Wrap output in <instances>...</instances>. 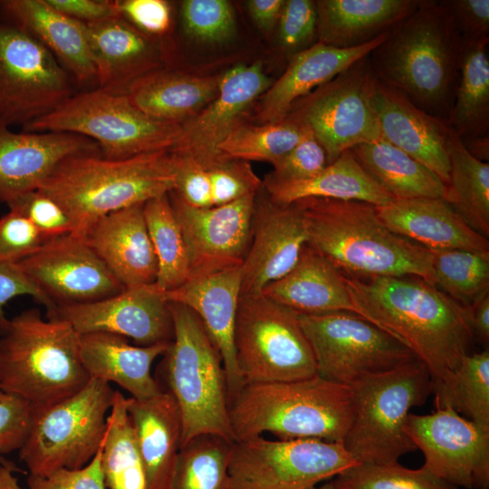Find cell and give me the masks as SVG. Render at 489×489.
Instances as JSON below:
<instances>
[{"instance_id":"38","label":"cell","mask_w":489,"mask_h":489,"mask_svg":"<svg viewBox=\"0 0 489 489\" xmlns=\"http://www.w3.org/2000/svg\"><path fill=\"white\" fill-rule=\"evenodd\" d=\"M127 398L115 390L101 444V465L109 489H147V480Z\"/></svg>"},{"instance_id":"62","label":"cell","mask_w":489,"mask_h":489,"mask_svg":"<svg viewBox=\"0 0 489 489\" xmlns=\"http://www.w3.org/2000/svg\"><path fill=\"white\" fill-rule=\"evenodd\" d=\"M310 489H335V488L333 487V485L331 484V483L329 482V483L323 484L321 485V486H317V485H316V486H314V487H312V488H310Z\"/></svg>"},{"instance_id":"48","label":"cell","mask_w":489,"mask_h":489,"mask_svg":"<svg viewBox=\"0 0 489 489\" xmlns=\"http://www.w3.org/2000/svg\"><path fill=\"white\" fill-rule=\"evenodd\" d=\"M277 28L281 49L290 59L316 43L318 15L315 1L285 0Z\"/></svg>"},{"instance_id":"54","label":"cell","mask_w":489,"mask_h":489,"mask_svg":"<svg viewBox=\"0 0 489 489\" xmlns=\"http://www.w3.org/2000/svg\"><path fill=\"white\" fill-rule=\"evenodd\" d=\"M102 444V443H101ZM101 446L94 457L79 469H61L47 476L30 475L28 489H106L101 465Z\"/></svg>"},{"instance_id":"52","label":"cell","mask_w":489,"mask_h":489,"mask_svg":"<svg viewBox=\"0 0 489 489\" xmlns=\"http://www.w3.org/2000/svg\"><path fill=\"white\" fill-rule=\"evenodd\" d=\"M119 15L142 34L160 40L170 30L171 5L165 0H117Z\"/></svg>"},{"instance_id":"45","label":"cell","mask_w":489,"mask_h":489,"mask_svg":"<svg viewBox=\"0 0 489 489\" xmlns=\"http://www.w3.org/2000/svg\"><path fill=\"white\" fill-rule=\"evenodd\" d=\"M335 489H458L424 467L359 463L331 481Z\"/></svg>"},{"instance_id":"18","label":"cell","mask_w":489,"mask_h":489,"mask_svg":"<svg viewBox=\"0 0 489 489\" xmlns=\"http://www.w3.org/2000/svg\"><path fill=\"white\" fill-rule=\"evenodd\" d=\"M256 195L222 206L194 207L168 193L188 252L189 277L243 264L250 244Z\"/></svg>"},{"instance_id":"63","label":"cell","mask_w":489,"mask_h":489,"mask_svg":"<svg viewBox=\"0 0 489 489\" xmlns=\"http://www.w3.org/2000/svg\"><path fill=\"white\" fill-rule=\"evenodd\" d=\"M0 464L5 465L16 466L13 462L8 461L2 455H0Z\"/></svg>"},{"instance_id":"47","label":"cell","mask_w":489,"mask_h":489,"mask_svg":"<svg viewBox=\"0 0 489 489\" xmlns=\"http://www.w3.org/2000/svg\"><path fill=\"white\" fill-rule=\"evenodd\" d=\"M185 31L206 42H224L235 33L234 12L225 0H186L181 5Z\"/></svg>"},{"instance_id":"59","label":"cell","mask_w":489,"mask_h":489,"mask_svg":"<svg viewBox=\"0 0 489 489\" xmlns=\"http://www.w3.org/2000/svg\"><path fill=\"white\" fill-rule=\"evenodd\" d=\"M474 339L487 345L489 341V292L467 307Z\"/></svg>"},{"instance_id":"23","label":"cell","mask_w":489,"mask_h":489,"mask_svg":"<svg viewBox=\"0 0 489 489\" xmlns=\"http://www.w3.org/2000/svg\"><path fill=\"white\" fill-rule=\"evenodd\" d=\"M372 100L381 137L427 167L447 186L449 146L455 134L448 120L424 111L375 78Z\"/></svg>"},{"instance_id":"24","label":"cell","mask_w":489,"mask_h":489,"mask_svg":"<svg viewBox=\"0 0 489 489\" xmlns=\"http://www.w3.org/2000/svg\"><path fill=\"white\" fill-rule=\"evenodd\" d=\"M243 278L242 265L193 275L181 286L162 292L168 302L193 311L216 345L224 365L229 405L243 388L234 349V329Z\"/></svg>"},{"instance_id":"16","label":"cell","mask_w":489,"mask_h":489,"mask_svg":"<svg viewBox=\"0 0 489 489\" xmlns=\"http://www.w3.org/2000/svg\"><path fill=\"white\" fill-rule=\"evenodd\" d=\"M405 432L425 457L422 467L465 489H489V430L449 407L409 413Z\"/></svg>"},{"instance_id":"15","label":"cell","mask_w":489,"mask_h":489,"mask_svg":"<svg viewBox=\"0 0 489 489\" xmlns=\"http://www.w3.org/2000/svg\"><path fill=\"white\" fill-rule=\"evenodd\" d=\"M73 81L40 42L0 20V125L43 118L73 95Z\"/></svg>"},{"instance_id":"39","label":"cell","mask_w":489,"mask_h":489,"mask_svg":"<svg viewBox=\"0 0 489 489\" xmlns=\"http://www.w3.org/2000/svg\"><path fill=\"white\" fill-rule=\"evenodd\" d=\"M446 201L476 232L489 236V164L474 158L455 134L449 146Z\"/></svg>"},{"instance_id":"33","label":"cell","mask_w":489,"mask_h":489,"mask_svg":"<svg viewBox=\"0 0 489 489\" xmlns=\"http://www.w3.org/2000/svg\"><path fill=\"white\" fill-rule=\"evenodd\" d=\"M418 0L315 1L319 43L350 49L388 34L410 14Z\"/></svg>"},{"instance_id":"34","label":"cell","mask_w":489,"mask_h":489,"mask_svg":"<svg viewBox=\"0 0 489 489\" xmlns=\"http://www.w3.org/2000/svg\"><path fill=\"white\" fill-rule=\"evenodd\" d=\"M222 76L161 69L138 81L126 95L149 117L181 124L216 98Z\"/></svg>"},{"instance_id":"46","label":"cell","mask_w":489,"mask_h":489,"mask_svg":"<svg viewBox=\"0 0 489 489\" xmlns=\"http://www.w3.org/2000/svg\"><path fill=\"white\" fill-rule=\"evenodd\" d=\"M202 164L206 168L213 206L257 194L263 187V182L247 161L219 158Z\"/></svg>"},{"instance_id":"41","label":"cell","mask_w":489,"mask_h":489,"mask_svg":"<svg viewBox=\"0 0 489 489\" xmlns=\"http://www.w3.org/2000/svg\"><path fill=\"white\" fill-rule=\"evenodd\" d=\"M431 394L436 407H449L489 430L488 348L465 355L448 378L432 383Z\"/></svg>"},{"instance_id":"13","label":"cell","mask_w":489,"mask_h":489,"mask_svg":"<svg viewBox=\"0 0 489 489\" xmlns=\"http://www.w3.org/2000/svg\"><path fill=\"white\" fill-rule=\"evenodd\" d=\"M357 464L341 442L258 436L233 443L228 471L235 489H310Z\"/></svg>"},{"instance_id":"8","label":"cell","mask_w":489,"mask_h":489,"mask_svg":"<svg viewBox=\"0 0 489 489\" xmlns=\"http://www.w3.org/2000/svg\"><path fill=\"white\" fill-rule=\"evenodd\" d=\"M353 417L342 441L358 463L388 464L417 447L405 432L411 408L432 392V379L418 360L350 386Z\"/></svg>"},{"instance_id":"7","label":"cell","mask_w":489,"mask_h":489,"mask_svg":"<svg viewBox=\"0 0 489 489\" xmlns=\"http://www.w3.org/2000/svg\"><path fill=\"white\" fill-rule=\"evenodd\" d=\"M79 335L66 321L44 320L37 309L10 319L0 336V386L33 408L60 402L91 378L80 358Z\"/></svg>"},{"instance_id":"22","label":"cell","mask_w":489,"mask_h":489,"mask_svg":"<svg viewBox=\"0 0 489 489\" xmlns=\"http://www.w3.org/2000/svg\"><path fill=\"white\" fill-rule=\"evenodd\" d=\"M99 154L91 139L66 132H14L0 125V202L6 205L39 189L43 181L68 157Z\"/></svg>"},{"instance_id":"9","label":"cell","mask_w":489,"mask_h":489,"mask_svg":"<svg viewBox=\"0 0 489 489\" xmlns=\"http://www.w3.org/2000/svg\"><path fill=\"white\" fill-rule=\"evenodd\" d=\"M23 129L81 135L98 144L102 158L119 160L170 150L179 138L181 124L154 120L139 110L126 94L95 88L74 93Z\"/></svg>"},{"instance_id":"27","label":"cell","mask_w":489,"mask_h":489,"mask_svg":"<svg viewBox=\"0 0 489 489\" xmlns=\"http://www.w3.org/2000/svg\"><path fill=\"white\" fill-rule=\"evenodd\" d=\"M143 205L105 216L84 236L125 289L151 285L157 279L158 262Z\"/></svg>"},{"instance_id":"19","label":"cell","mask_w":489,"mask_h":489,"mask_svg":"<svg viewBox=\"0 0 489 489\" xmlns=\"http://www.w3.org/2000/svg\"><path fill=\"white\" fill-rule=\"evenodd\" d=\"M47 319L66 321L78 334L108 332L139 346L171 342L174 336L168 302L154 284L92 302L56 306L47 311Z\"/></svg>"},{"instance_id":"4","label":"cell","mask_w":489,"mask_h":489,"mask_svg":"<svg viewBox=\"0 0 489 489\" xmlns=\"http://www.w3.org/2000/svg\"><path fill=\"white\" fill-rule=\"evenodd\" d=\"M169 150L110 160L99 154H77L61 161L38 190L53 198L85 236L102 217L144 204L174 189Z\"/></svg>"},{"instance_id":"26","label":"cell","mask_w":489,"mask_h":489,"mask_svg":"<svg viewBox=\"0 0 489 489\" xmlns=\"http://www.w3.org/2000/svg\"><path fill=\"white\" fill-rule=\"evenodd\" d=\"M0 20L40 42L74 83L87 90L97 88L86 24L60 13L45 0H0Z\"/></svg>"},{"instance_id":"20","label":"cell","mask_w":489,"mask_h":489,"mask_svg":"<svg viewBox=\"0 0 489 489\" xmlns=\"http://www.w3.org/2000/svg\"><path fill=\"white\" fill-rule=\"evenodd\" d=\"M271 84L260 62L228 70L222 76L216 98L181 123L179 138L169 151L202 163L224 158L217 151L218 145Z\"/></svg>"},{"instance_id":"51","label":"cell","mask_w":489,"mask_h":489,"mask_svg":"<svg viewBox=\"0 0 489 489\" xmlns=\"http://www.w3.org/2000/svg\"><path fill=\"white\" fill-rule=\"evenodd\" d=\"M44 242L33 224L19 213L9 210L0 217V264L18 263Z\"/></svg>"},{"instance_id":"32","label":"cell","mask_w":489,"mask_h":489,"mask_svg":"<svg viewBox=\"0 0 489 489\" xmlns=\"http://www.w3.org/2000/svg\"><path fill=\"white\" fill-rule=\"evenodd\" d=\"M127 410L145 470L147 489H169L181 446L182 418L162 390L147 399L127 398Z\"/></svg>"},{"instance_id":"11","label":"cell","mask_w":489,"mask_h":489,"mask_svg":"<svg viewBox=\"0 0 489 489\" xmlns=\"http://www.w3.org/2000/svg\"><path fill=\"white\" fill-rule=\"evenodd\" d=\"M234 349L244 384L284 382L317 375L299 313L263 293L240 296Z\"/></svg>"},{"instance_id":"35","label":"cell","mask_w":489,"mask_h":489,"mask_svg":"<svg viewBox=\"0 0 489 489\" xmlns=\"http://www.w3.org/2000/svg\"><path fill=\"white\" fill-rule=\"evenodd\" d=\"M263 187L272 201L283 205L320 197L356 200L383 206L395 199L368 175L350 149L312 177L287 182L265 178Z\"/></svg>"},{"instance_id":"50","label":"cell","mask_w":489,"mask_h":489,"mask_svg":"<svg viewBox=\"0 0 489 489\" xmlns=\"http://www.w3.org/2000/svg\"><path fill=\"white\" fill-rule=\"evenodd\" d=\"M272 165L273 170L266 177V179L287 182L312 177L321 172L328 162L322 146L312 130L306 127L305 133L300 141Z\"/></svg>"},{"instance_id":"30","label":"cell","mask_w":489,"mask_h":489,"mask_svg":"<svg viewBox=\"0 0 489 489\" xmlns=\"http://www.w3.org/2000/svg\"><path fill=\"white\" fill-rule=\"evenodd\" d=\"M169 344L133 346L127 338L108 332L79 335L80 358L90 378L116 383L139 400L162 391L151 366Z\"/></svg>"},{"instance_id":"37","label":"cell","mask_w":489,"mask_h":489,"mask_svg":"<svg viewBox=\"0 0 489 489\" xmlns=\"http://www.w3.org/2000/svg\"><path fill=\"white\" fill-rule=\"evenodd\" d=\"M489 37L462 39L459 79L448 122L460 138L489 136Z\"/></svg>"},{"instance_id":"43","label":"cell","mask_w":489,"mask_h":489,"mask_svg":"<svg viewBox=\"0 0 489 489\" xmlns=\"http://www.w3.org/2000/svg\"><path fill=\"white\" fill-rule=\"evenodd\" d=\"M305 130L304 125L288 117L258 126L240 122L218 145L217 151L226 158L273 164L300 141Z\"/></svg>"},{"instance_id":"31","label":"cell","mask_w":489,"mask_h":489,"mask_svg":"<svg viewBox=\"0 0 489 489\" xmlns=\"http://www.w3.org/2000/svg\"><path fill=\"white\" fill-rule=\"evenodd\" d=\"M262 293L298 313L347 312L361 316L345 275L308 244L302 248L294 266L269 283Z\"/></svg>"},{"instance_id":"58","label":"cell","mask_w":489,"mask_h":489,"mask_svg":"<svg viewBox=\"0 0 489 489\" xmlns=\"http://www.w3.org/2000/svg\"><path fill=\"white\" fill-rule=\"evenodd\" d=\"M285 0H250L248 11L255 24L263 30L277 26Z\"/></svg>"},{"instance_id":"3","label":"cell","mask_w":489,"mask_h":489,"mask_svg":"<svg viewBox=\"0 0 489 489\" xmlns=\"http://www.w3.org/2000/svg\"><path fill=\"white\" fill-rule=\"evenodd\" d=\"M301 210L307 244L350 277L416 276L434 285L429 249L390 231L376 206L356 200L308 197Z\"/></svg>"},{"instance_id":"12","label":"cell","mask_w":489,"mask_h":489,"mask_svg":"<svg viewBox=\"0 0 489 489\" xmlns=\"http://www.w3.org/2000/svg\"><path fill=\"white\" fill-rule=\"evenodd\" d=\"M299 320L317 375L326 380L350 387L417 360L403 343L356 313H299Z\"/></svg>"},{"instance_id":"42","label":"cell","mask_w":489,"mask_h":489,"mask_svg":"<svg viewBox=\"0 0 489 489\" xmlns=\"http://www.w3.org/2000/svg\"><path fill=\"white\" fill-rule=\"evenodd\" d=\"M232 445L211 434L191 439L180 447L169 489H235L228 471Z\"/></svg>"},{"instance_id":"2","label":"cell","mask_w":489,"mask_h":489,"mask_svg":"<svg viewBox=\"0 0 489 489\" xmlns=\"http://www.w3.org/2000/svg\"><path fill=\"white\" fill-rule=\"evenodd\" d=\"M461 45L443 0H418L414 11L369 53L371 72L419 109L448 120L459 79Z\"/></svg>"},{"instance_id":"49","label":"cell","mask_w":489,"mask_h":489,"mask_svg":"<svg viewBox=\"0 0 489 489\" xmlns=\"http://www.w3.org/2000/svg\"><path fill=\"white\" fill-rule=\"evenodd\" d=\"M9 210L26 217L45 241L73 233L65 211L40 190L26 193L7 204Z\"/></svg>"},{"instance_id":"29","label":"cell","mask_w":489,"mask_h":489,"mask_svg":"<svg viewBox=\"0 0 489 489\" xmlns=\"http://www.w3.org/2000/svg\"><path fill=\"white\" fill-rule=\"evenodd\" d=\"M376 209L390 231L429 250L489 252L488 239L474 230L444 198L394 199Z\"/></svg>"},{"instance_id":"25","label":"cell","mask_w":489,"mask_h":489,"mask_svg":"<svg viewBox=\"0 0 489 489\" xmlns=\"http://www.w3.org/2000/svg\"><path fill=\"white\" fill-rule=\"evenodd\" d=\"M97 88L126 94L140 79L161 70L163 43L139 32L120 15L86 24Z\"/></svg>"},{"instance_id":"1","label":"cell","mask_w":489,"mask_h":489,"mask_svg":"<svg viewBox=\"0 0 489 489\" xmlns=\"http://www.w3.org/2000/svg\"><path fill=\"white\" fill-rule=\"evenodd\" d=\"M345 281L361 316L408 347L432 383L448 378L469 354L468 309L435 285L416 276L345 275Z\"/></svg>"},{"instance_id":"60","label":"cell","mask_w":489,"mask_h":489,"mask_svg":"<svg viewBox=\"0 0 489 489\" xmlns=\"http://www.w3.org/2000/svg\"><path fill=\"white\" fill-rule=\"evenodd\" d=\"M465 149L478 160L488 162L489 136L460 139Z\"/></svg>"},{"instance_id":"44","label":"cell","mask_w":489,"mask_h":489,"mask_svg":"<svg viewBox=\"0 0 489 489\" xmlns=\"http://www.w3.org/2000/svg\"><path fill=\"white\" fill-rule=\"evenodd\" d=\"M434 285L465 307L489 292V252L430 250Z\"/></svg>"},{"instance_id":"17","label":"cell","mask_w":489,"mask_h":489,"mask_svg":"<svg viewBox=\"0 0 489 489\" xmlns=\"http://www.w3.org/2000/svg\"><path fill=\"white\" fill-rule=\"evenodd\" d=\"M17 264L44 297L47 311L100 301L125 290L85 237L72 233L45 241Z\"/></svg>"},{"instance_id":"56","label":"cell","mask_w":489,"mask_h":489,"mask_svg":"<svg viewBox=\"0 0 489 489\" xmlns=\"http://www.w3.org/2000/svg\"><path fill=\"white\" fill-rule=\"evenodd\" d=\"M21 295L32 296L43 306L46 305L43 294L30 282L17 263L0 264V336L7 331L10 323V319L5 313V305L13 298Z\"/></svg>"},{"instance_id":"61","label":"cell","mask_w":489,"mask_h":489,"mask_svg":"<svg viewBox=\"0 0 489 489\" xmlns=\"http://www.w3.org/2000/svg\"><path fill=\"white\" fill-rule=\"evenodd\" d=\"M24 473L17 466H10L0 464V489H28L19 484L14 473Z\"/></svg>"},{"instance_id":"57","label":"cell","mask_w":489,"mask_h":489,"mask_svg":"<svg viewBox=\"0 0 489 489\" xmlns=\"http://www.w3.org/2000/svg\"><path fill=\"white\" fill-rule=\"evenodd\" d=\"M48 5L84 24L119 15L116 1L111 0H45Z\"/></svg>"},{"instance_id":"14","label":"cell","mask_w":489,"mask_h":489,"mask_svg":"<svg viewBox=\"0 0 489 489\" xmlns=\"http://www.w3.org/2000/svg\"><path fill=\"white\" fill-rule=\"evenodd\" d=\"M373 79L368 54L292 105L286 117L312 130L328 164L345 150L381 138Z\"/></svg>"},{"instance_id":"40","label":"cell","mask_w":489,"mask_h":489,"mask_svg":"<svg viewBox=\"0 0 489 489\" xmlns=\"http://www.w3.org/2000/svg\"><path fill=\"white\" fill-rule=\"evenodd\" d=\"M143 213L158 262L154 285L161 292L174 290L188 280L190 262L168 194L144 203Z\"/></svg>"},{"instance_id":"28","label":"cell","mask_w":489,"mask_h":489,"mask_svg":"<svg viewBox=\"0 0 489 489\" xmlns=\"http://www.w3.org/2000/svg\"><path fill=\"white\" fill-rule=\"evenodd\" d=\"M350 49L317 42L292 56L283 73L260 97L257 119L261 124L283 120L292 105L327 83L360 59L369 54L386 38Z\"/></svg>"},{"instance_id":"55","label":"cell","mask_w":489,"mask_h":489,"mask_svg":"<svg viewBox=\"0 0 489 489\" xmlns=\"http://www.w3.org/2000/svg\"><path fill=\"white\" fill-rule=\"evenodd\" d=\"M462 39L489 37V0H443Z\"/></svg>"},{"instance_id":"21","label":"cell","mask_w":489,"mask_h":489,"mask_svg":"<svg viewBox=\"0 0 489 489\" xmlns=\"http://www.w3.org/2000/svg\"><path fill=\"white\" fill-rule=\"evenodd\" d=\"M307 244L302 214L295 203L255 197L250 244L242 264L241 295H257L285 275Z\"/></svg>"},{"instance_id":"10","label":"cell","mask_w":489,"mask_h":489,"mask_svg":"<svg viewBox=\"0 0 489 489\" xmlns=\"http://www.w3.org/2000/svg\"><path fill=\"white\" fill-rule=\"evenodd\" d=\"M115 390L91 379L80 391L55 404L33 408L19 457L29 475L47 476L85 466L100 449Z\"/></svg>"},{"instance_id":"36","label":"cell","mask_w":489,"mask_h":489,"mask_svg":"<svg viewBox=\"0 0 489 489\" xmlns=\"http://www.w3.org/2000/svg\"><path fill=\"white\" fill-rule=\"evenodd\" d=\"M350 150L368 175L395 199H446V186L436 174L382 137Z\"/></svg>"},{"instance_id":"53","label":"cell","mask_w":489,"mask_h":489,"mask_svg":"<svg viewBox=\"0 0 489 489\" xmlns=\"http://www.w3.org/2000/svg\"><path fill=\"white\" fill-rule=\"evenodd\" d=\"M33 408L0 386V455L19 450L29 431Z\"/></svg>"},{"instance_id":"6","label":"cell","mask_w":489,"mask_h":489,"mask_svg":"<svg viewBox=\"0 0 489 489\" xmlns=\"http://www.w3.org/2000/svg\"><path fill=\"white\" fill-rule=\"evenodd\" d=\"M174 336L156 379L176 400L182 418L181 446L211 434L235 442L229 417L225 372L220 352L197 315L168 302Z\"/></svg>"},{"instance_id":"5","label":"cell","mask_w":489,"mask_h":489,"mask_svg":"<svg viewBox=\"0 0 489 489\" xmlns=\"http://www.w3.org/2000/svg\"><path fill=\"white\" fill-rule=\"evenodd\" d=\"M349 386L313 377L244 384L229 405L235 441L269 432L280 439L343 441L352 421Z\"/></svg>"}]
</instances>
